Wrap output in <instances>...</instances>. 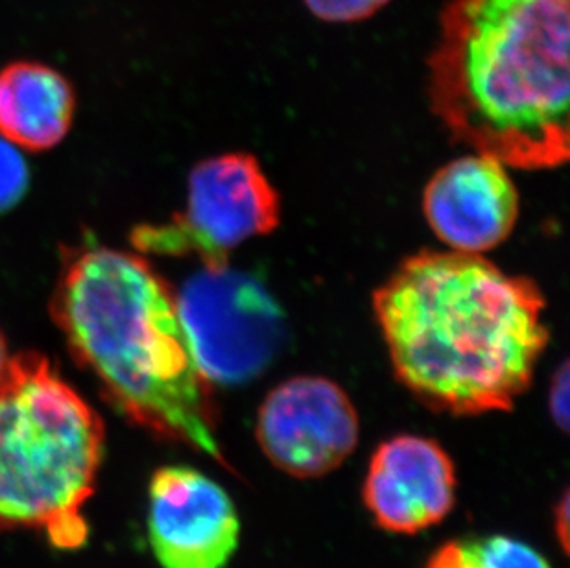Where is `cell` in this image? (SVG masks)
<instances>
[{
	"instance_id": "6da1fadb",
	"label": "cell",
	"mask_w": 570,
	"mask_h": 568,
	"mask_svg": "<svg viewBox=\"0 0 570 568\" xmlns=\"http://www.w3.org/2000/svg\"><path fill=\"white\" fill-rule=\"evenodd\" d=\"M373 305L399 381L452 415L511 410L549 343L541 290L480 253L412 255Z\"/></svg>"
},
{
	"instance_id": "7a4b0ae2",
	"label": "cell",
	"mask_w": 570,
	"mask_h": 568,
	"mask_svg": "<svg viewBox=\"0 0 570 568\" xmlns=\"http://www.w3.org/2000/svg\"><path fill=\"white\" fill-rule=\"evenodd\" d=\"M429 97L452 139L507 167L569 161L570 0H446Z\"/></svg>"
},
{
	"instance_id": "3957f363",
	"label": "cell",
	"mask_w": 570,
	"mask_h": 568,
	"mask_svg": "<svg viewBox=\"0 0 570 568\" xmlns=\"http://www.w3.org/2000/svg\"><path fill=\"white\" fill-rule=\"evenodd\" d=\"M52 317L76 362L129 421L232 469L176 295L145 258L104 246L72 253Z\"/></svg>"
},
{
	"instance_id": "277c9868",
	"label": "cell",
	"mask_w": 570,
	"mask_h": 568,
	"mask_svg": "<svg viewBox=\"0 0 570 568\" xmlns=\"http://www.w3.org/2000/svg\"><path fill=\"white\" fill-rule=\"evenodd\" d=\"M102 419L43 354L11 356L0 384V531H43L60 550L89 539L81 513L102 463Z\"/></svg>"
},
{
	"instance_id": "5b68a950",
	"label": "cell",
	"mask_w": 570,
	"mask_h": 568,
	"mask_svg": "<svg viewBox=\"0 0 570 568\" xmlns=\"http://www.w3.org/2000/svg\"><path fill=\"white\" fill-rule=\"evenodd\" d=\"M279 196L257 159L226 154L190 172L189 204L184 215L161 226L131 233L139 252L168 257H198L204 268H220L235 247L279 226Z\"/></svg>"
},
{
	"instance_id": "8992f818",
	"label": "cell",
	"mask_w": 570,
	"mask_h": 568,
	"mask_svg": "<svg viewBox=\"0 0 570 568\" xmlns=\"http://www.w3.org/2000/svg\"><path fill=\"white\" fill-rule=\"evenodd\" d=\"M176 305L202 375L220 386L254 381L283 345L277 301L261 281L227 264L190 277Z\"/></svg>"
},
{
	"instance_id": "52a82bcc",
	"label": "cell",
	"mask_w": 570,
	"mask_h": 568,
	"mask_svg": "<svg viewBox=\"0 0 570 568\" xmlns=\"http://www.w3.org/2000/svg\"><path fill=\"white\" fill-rule=\"evenodd\" d=\"M257 440L286 474L325 477L355 451L358 413L338 384L323 376H296L264 399Z\"/></svg>"
},
{
	"instance_id": "ba28073f",
	"label": "cell",
	"mask_w": 570,
	"mask_h": 568,
	"mask_svg": "<svg viewBox=\"0 0 570 568\" xmlns=\"http://www.w3.org/2000/svg\"><path fill=\"white\" fill-rule=\"evenodd\" d=\"M240 522L220 483L193 467L154 472L148 539L163 568H224L238 547Z\"/></svg>"
},
{
	"instance_id": "9c48e42d",
	"label": "cell",
	"mask_w": 570,
	"mask_h": 568,
	"mask_svg": "<svg viewBox=\"0 0 570 568\" xmlns=\"http://www.w3.org/2000/svg\"><path fill=\"white\" fill-rule=\"evenodd\" d=\"M456 471L442 445L395 435L373 452L364 505L382 530L414 536L445 519L454 506Z\"/></svg>"
},
{
	"instance_id": "30bf717a",
	"label": "cell",
	"mask_w": 570,
	"mask_h": 568,
	"mask_svg": "<svg viewBox=\"0 0 570 568\" xmlns=\"http://www.w3.org/2000/svg\"><path fill=\"white\" fill-rule=\"evenodd\" d=\"M431 229L454 252L484 253L507 241L519 216V193L507 165L460 157L432 176L423 194Z\"/></svg>"
},
{
	"instance_id": "8fae6325",
	"label": "cell",
	"mask_w": 570,
	"mask_h": 568,
	"mask_svg": "<svg viewBox=\"0 0 570 568\" xmlns=\"http://www.w3.org/2000/svg\"><path fill=\"white\" fill-rule=\"evenodd\" d=\"M75 91L58 70L19 61L0 72V135L27 150L60 145L75 117Z\"/></svg>"
},
{
	"instance_id": "7c38bea8",
	"label": "cell",
	"mask_w": 570,
	"mask_h": 568,
	"mask_svg": "<svg viewBox=\"0 0 570 568\" xmlns=\"http://www.w3.org/2000/svg\"><path fill=\"white\" fill-rule=\"evenodd\" d=\"M425 568H550V564L527 542L490 536L446 542Z\"/></svg>"
},
{
	"instance_id": "4fadbf2b",
	"label": "cell",
	"mask_w": 570,
	"mask_h": 568,
	"mask_svg": "<svg viewBox=\"0 0 570 568\" xmlns=\"http://www.w3.org/2000/svg\"><path fill=\"white\" fill-rule=\"evenodd\" d=\"M30 172L10 140L0 139V213L10 210L27 194Z\"/></svg>"
},
{
	"instance_id": "5bb4252c",
	"label": "cell",
	"mask_w": 570,
	"mask_h": 568,
	"mask_svg": "<svg viewBox=\"0 0 570 568\" xmlns=\"http://www.w3.org/2000/svg\"><path fill=\"white\" fill-rule=\"evenodd\" d=\"M387 4L390 0H305L308 11L320 21L336 25L366 21Z\"/></svg>"
},
{
	"instance_id": "9a60e30c",
	"label": "cell",
	"mask_w": 570,
	"mask_h": 568,
	"mask_svg": "<svg viewBox=\"0 0 570 568\" xmlns=\"http://www.w3.org/2000/svg\"><path fill=\"white\" fill-rule=\"evenodd\" d=\"M569 362H563L552 376L549 392L550 415L563 432L569 430Z\"/></svg>"
},
{
	"instance_id": "2e32d148",
	"label": "cell",
	"mask_w": 570,
	"mask_h": 568,
	"mask_svg": "<svg viewBox=\"0 0 570 568\" xmlns=\"http://www.w3.org/2000/svg\"><path fill=\"white\" fill-rule=\"evenodd\" d=\"M569 493H563L560 502L556 505L554 510V530L558 541H560L561 550H569Z\"/></svg>"
},
{
	"instance_id": "e0dca14e",
	"label": "cell",
	"mask_w": 570,
	"mask_h": 568,
	"mask_svg": "<svg viewBox=\"0 0 570 568\" xmlns=\"http://www.w3.org/2000/svg\"><path fill=\"white\" fill-rule=\"evenodd\" d=\"M11 356L8 354V347H6V340L0 334V384L4 381L6 373H8V365H10Z\"/></svg>"
}]
</instances>
